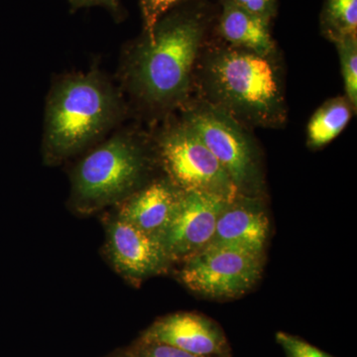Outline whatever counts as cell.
<instances>
[{"label": "cell", "mask_w": 357, "mask_h": 357, "mask_svg": "<svg viewBox=\"0 0 357 357\" xmlns=\"http://www.w3.org/2000/svg\"><path fill=\"white\" fill-rule=\"evenodd\" d=\"M180 0H140L146 38L153 36L155 28L164 15Z\"/></svg>", "instance_id": "cell-17"}, {"label": "cell", "mask_w": 357, "mask_h": 357, "mask_svg": "<svg viewBox=\"0 0 357 357\" xmlns=\"http://www.w3.org/2000/svg\"><path fill=\"white\" fill-rule=\"evenodd\" d=\"M276 340L283 347L288 357H332L326 352L319 351L309 342L289 333H278L276 335Z\"/></svg>", "instance_id": "cell-18"}, {"label": "cell", "mask_w": 357, "mask_h": 357, "mask_svg": "<svg viewBox=\"0 0 357 357\" xmlns=\"http://www.w3.org/2000/svg\"><path fill=\"white\" fill-rule=\"evenodd\" d=\"M270 20L244 10L234 0H222L220 32L231 47L270 57L275 51Z\"/></svg>", "instance_id": "cell-13"}, {"label": "cell", "mask_w": 357, "mask_h": 357, "mask_svg": "<svg viewBox=\"0 0 357 357\" xmlns=\"http://www.w3.org/2000/svg\"><path fill=\"white\" fill-rule=\"evenodd\" d=\"M234 3L265 20H271L276 11V0H234Z\"/></svg>", "instance_id": "cell-20"}, {"label": "cell", "mask_w": 357, "mask_h": 357, "mask_svg": "<svg viewBox=\"0 0 357 357\" xmlns=\"http://www.w3.org/2000/svg\"><path fill=\"white\" fill-rule=\"evenodd\" d=\"M342 77H344L345 98L356 110L357 107V36L347 37L335 42Z\"/></svg>", "instance_id": "cell-16"}, {"label": "cell", "mask_w": 357, "mask_h": 357, "mask_svg": "<svg viewBox=\"0 0 357 357\" xmlns=\"http://www.w3.org/2000/svg\"><path fill=\"white\" fill-rule=\"evenodd\" d=\"M105 250L114 269L134 285L165 273L173 265L158 239L117 215L107 222Z\"/></svg>", "instance_id": "cell-9"}, {"label": "cell", "mask_w": 357, "mask_h": 357, "mask_svg": "<svg viewBox=\"0 0 357 357\" xmlns=\"http://www.w3.org/2000/svg\"><path fill=\"white\" fill-rule=\"evenodd\" d=\"M269 232V217L261 201L239 194L223 208L208 245L230 246L265 256Z\"/></svg>", "instance_id": "cell-11"}, {"label": "cell", "mask_w": 357, "mask_h": 357, "mask_svg": "<svg viewBox=\"0 0 357 357\" xmlns=\"http://www.w3.org/2000/svg\"><path fill=\"white\" fill-rule=\"evenodd\" d=\"M184 123L218 159L239 194L258 197L262 174L257 148L237 119L213 105L194 110Z\"/></svg>", "instance_id": "cell-5"}, {"label": "cell", "mask_w": 357, "mask_h": 357, "mask_svg": "<svg viewBox=\"0 0 357 357\" xmlns=\"http://www.w3.org/2000/svg\"><path fill=\"white\" fill-rule=\"evenodd\" d=\"M204 33L203 18L195 14L159 21L153 36L145 39L131 59L129 76L136 93L159 107L184 100Z\"/></svg>", "instance_id": "cell-1"}, {"label": "cell", "mask_w": 357, "mask_h": 357, "mask_svg": "<svg viewBox=\"0 0 357 357\" xmlns=\"http://www.w3.org/2000/svg\"><path fill=\"white\" fill-rule=\"evenodd\" d=\"M229 202L206 192L182 191L173 217L158 238L172 264L185 261L210 244Z\"/></svg>", "instance_id": "cell-8"}, {"label": "cell", "mask_w": 357, "mask_h": 357, "mask_svg": "<svg viewBox=\"0 0 357 357\" xmlns=\"http://www.w3.org/2000/svg\"><path fill=\"white\" fill-rule=\"evenodd\" d=\"M181 194L169 178L155 181L129 195L117 217L158 239L173 217Z\"/></svg>", "instance_id": "cell-12"}, {"label": "cell", "mask_w": 357, "mask_h": 357, "mask_svg": "<svg viewBox=\"0 0 357 357\" xmlns=\"http://www.w3.org/2000/svg\"><path fill=\"white\" fill-rule=\"evenodd\" d=\"M129 354L132 357H201L171 345L144 342V340H140L134 349L129 351Z\"/></svg>", "instance_id": "cell-19"}, {"label": "cell", "mask_w": 357, "mask_h": 357, "mask_svg": "<svg viewBox=\"0 0 357 357\" xmlns=\"http://www.w3.org/2000/svg\"><path fill=\"white\" fill-rule=\"evenodd\" d=\"M114 357H132V356H131V354H129V352H128V354H121V356H114Z\"/></svg>", "instance_id": "cell-22"}, {"label": "cell", "mask_w": 357, "mask_h": 357, "mask_svg": "<svg viewBox=\"0 0 357 357\" xmlns=\"http://www.w3.org/2000/svg\"><path fill=\"white\" fill-rule=\"evenodd\" d=\"M268 58L234 47L211 55L204 82L217 102L213 107L256 126L282 124L285 102L278 74Z\"/></svg>", "instance_id": "cell-3"}, {"label": "cell", "mask_w": 357, "mask_h": 357, "mask_svg": "<svg viewBox=\"0 0 357 357\" xmlns=\"http://www.w3.org/2000/svg\"><path fill=\"white\" fill-rule=\"evenodd\" d=\"M141 340L177 347L201 357L225 351L227 340L220 326L203 314L176 312L157 319Z\"/></svg>", "instance_id": "cell-10"}, {"label": "cell", "mask_w": 357, "mask_h": 357, "mask_svg": "<svg viewBox=\"0 0 357 357\" xmlns=\"http://www.w3.org/2000/svg\"><path fill=\"white\" fill-rule=\"evenodd\" d=\"M321 31L333 41L357 36V0H325Z\"/></svg>", "instance_id": "cell-15"}, {"label": "cell", "mask_w": 357, "mask_h": 357, "mask_svg": "<svg viewBox=\"0 0 357 357\" xmlns=\"http://www.w3.org/2000/svg\"><path fill=\"white\" fill-rule=\"evenodd\" d=\"M351 103L347 98H335L324 103L307 124V142L321 148L332 142L347 128L351 119Z\"/></svg>", "instance_id": "cell-14"}, {"label": "cell", "mask_w": 357, "mask_h": 357, "mask_svg": "<svg viewBox=\"0 0 357 357\" xmlns=\"http://www.w3.org/2000/svg\"><path fill=\"white\" fill-rule=\"evenodd\" d=\"M265 256L225 245H208L181 263L178 279L192 292L210 299H236L261 278Z\"/></svg>", "instance_id": "cell-6"}, {"label": "cell", "mask_w": 357, "mask_h": 357, "mask_svg": "<svg viewBox=\"0 0 357 357\" xmlns=\"http://www.w3.org/2000/svg\"><path fill=\"white\" fill-rule=\"evenodd\" d=\"M117 109L114 89L96 73L61 79L47 103L45 159L57 163L81 151L110 128Z\"/></svg>", "instance_id": "cell-2"}, {"label": "cell", "mask_w": 357, "mask_h": 357, "mask_svg": "<svg viewBox=\"0 0 357 357\" xmlns=\"http://www.w3.org/2000/svg\"><path fill=\"white\" fill-rule=\"evenodd\" d=\"M144 169V156L132 139L112 137L77 164L73 173V206L79 213H91L126 198Z\"/></svg>", "instance_id": "cell-4"}, {"label": "cell", "mask_w": 357, "mask_h": 357, "mask_svg": "<svg viewBox=\"0 0 357 357\" xmlns=\"http://www.w3.org/2000/svg\"><path fill=\"white\" fill-rule=\"evenodd\" d=\"M70 3L74 6H105L109 8L115 9L119 7V0H70Z\"/></svg>", "instance_id": "cell-21"}, {"label": "cell", "mask_w": 357, "mask_h": 357, "mask_svg": "<svg viewBox=\"0 0 357 357\" xmlns=\"http://www.w3.org/2000/svg\"><path fill=\"white\" fill-rule=\"evenodd\" d=\"M160 157L169 180L181 191L206 192L227 201L239 195L218 159L185 123L164 134Z\"/></svg>", "instance_id": "cell-7"}]
</instances>
